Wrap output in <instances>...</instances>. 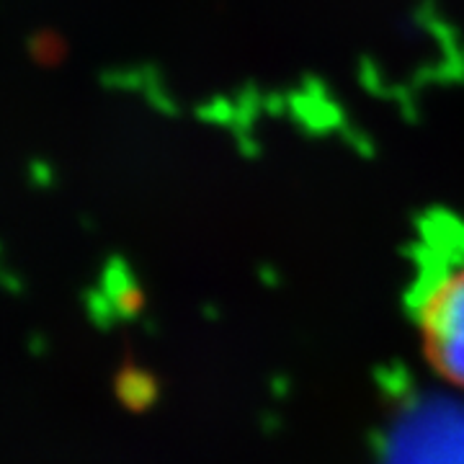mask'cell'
Segmentation results:
<instances>
[{
	"mask_svg": "<svg viewBox=\"0 0 464 464\" xmlns=\"http://www.w3.org/2000/svg\"><path fill=\"white\" fill-rule=\"evenodd\" d=\"M411 307L426 362L464 390V258L423 268Z\"/></svg>",
	"mask_w": 464,
	"mask_h": 464,
	"instance_id": "6da1fadb",
	"label": "cell"
}]
</instances>
